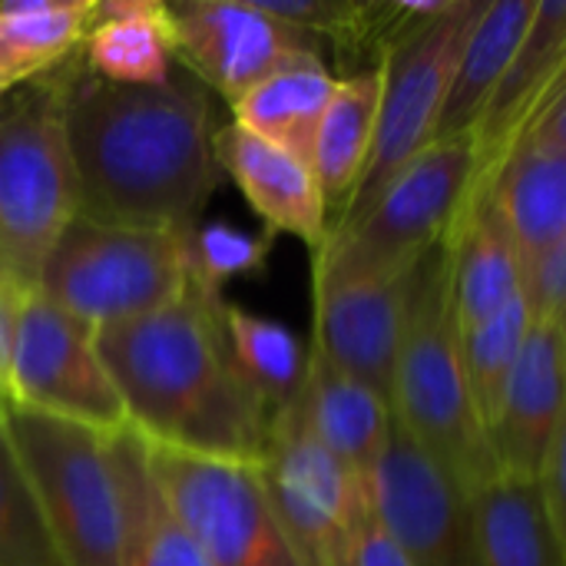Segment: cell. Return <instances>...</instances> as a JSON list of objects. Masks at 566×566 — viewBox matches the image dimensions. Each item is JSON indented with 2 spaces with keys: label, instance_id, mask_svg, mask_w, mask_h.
<instances>
[{
  "label": "cell",
  "instance_id": "6da1fadb",
  "mask_svg": "<svg viewBox=\"0 0 566 566\" xmlns=\"http://www.w3.org/2000/svg\"><path fill=\"white\" fill-rule=\"evenodd\" d=\"M56 76L80 216L189 235L222 179L209 90L186 70L159 86H119L80 50Z\"/></svg>",
  "mask_w": 566,
  "mask_h": 566
},
{
  "label": "cell",
  "instance_id": "7a4b0ae2",
  "mask_svg": "<svg viewBox=\"0 0 566 566\" xmlns=\"http://www.w3.org/2000/svg\"><path fill=\"white\" fill-rule=\"evenodd\" d=\"M133 434L149 448L259 464L272 408L242 375L226 332V298L189 289L146 318L96 332Z\"/></svg>",
  "mask_w": 566,
  "mask_h": 566
},
{
  "label": "cell",
  "instance_id": "3957f363",
  "mask_svg": "<svg viewBox=\"0 0 566 566\" xmlns=\"http://www.w3.org/2000/svg\"><path fill=\"white\" fill-rule=\"evenodd\" d=\"M391 411L395 421L471 494L501 474L464 368L444 242L418 269L411 322L395 371Z\"/></svg>",
  "mask_w": 566,
  "mask_h": 566
},
{
  "label": "cell",
  "instance_id": "277c9868",
  "mask_svg": "<svg viewBox=\"0 0 566 566\" xmlns=\"http://www.w3.org/2000/svg\"><path fill=\"white\" fill-rule=\"evenodd\" d=\"M80 216L56 70L0 106V285L33 295L43 262Z\"/></svg>",
  "mask_w": 566,
  "mask_h": 566
},
{
  "label": "cell",
  "instance_id": "5b68a950",
  "mask_svg": "<svg viewBox=\"0 0 566 566\" xmlns=\"http://www.w3.org/2000/svg\"><path fill=\"white\" fill-rule=\"evenodd\" d=\"M474 139H438L408 163L348 226L328 229L312 255V282H355L415 272L454 229L474 182Z\"/></svg>",
  "mask_w": 566,
  "mask_h": 566
},
{
  "label": "cell",
  "instance_id": "8992f818",
  "mask_svg": "<svg viewBox=\"0 0 566 566\" xmlns=\"http://www.w3.org/2000/svg\"><path fill=\"white\" fill-rule=\"evenodd\" d=\"M3 428L66 566H123V491L113 434L7 405Z\"/></svg>",
  "mask_w": 566,
  "mask_h": 566
},
{
  "label": "cell",
  "instance_id": "52a82bcc",
  "mask_svg": "<svg viewBox=\"0 0 566 566\" xmlns=\"http://www.w3.org/2000/svg\"><path fill=\"white\" fill-rule=\"evenodd\" d=\"M182 239L76 216L46 255L36 295L90 332L146 318L179 302L189 289Z\"/></svg>",
  "mask_w": 566,
  "mask_h": 566
},
{
  "label": "cell",
  "instance_id": "ba28073f",
  "mask_svg": "<svg viewBox=\"0 0 566 566\" xmlns=\"http://www.w3.org/2000/svg\"><path fill=\"white\" fill-rule=\"evenodd\" d=\"M488 3L491 0H461L451 17L411 27L385 50L378 63L381 106L375 146L355 196L332 222V229L355 222L408 163H415L428 146H434L458 56Z\"/></svg>",
  "mask_w": 566,
  "mask_h": 566
},
{
  "label": "cell",
  "instance_id": "9c48e42d",
  "mask_svg": "<svg viewBox=\"0 0 566 566\" xmlns=\"http://www.w3.org/2000/svg\"><path fill=\"white\" fill-rule=\"evenodd\" d=\"M153 478L209 566H305L259 464L149 448Z\"/></svg>",
  "mask_w": 566,
  "mask_h": 566
},
{
  "label": "cell",
  "instance_id": "30bf717a",
  "mask_svg": "<svg viewBox=\"0 0 566 566\" xmlns=\"http://www.w3.org/2000/svg\"><path fill=\"white\" fill-rule=\"evenodd\" d=\"M259 471L302 564L355 566L358 534L371 514L368 484L318 444L295 405L272 418Z\"/></svg>",
  "mask_w": 566,
  "mask_h": 566
},
{
  "label": "cell",
  "instance_id": "8fae6325",
  "mask_svg": "<svg viewBox=\"0 0 566 566\" xmlns=\"http://www.w3.org/2000/svg\"><path fill=\"white\" fill-rule=\"evenodd\" d=\"M10 405L83 424L99 434L129 431L123 398L96 348V332L36 292L23 305L17 325Z\"/></svg>",
  "mask_w": 566,
  "mask_h": 566
},
{
  "label": "cell",
  "instance_id": "7c38bea8",
  "mask_svg": "<svg viewBox=\"0 0 566 566\" xmlns=\"http://www.w3.org/2000/svg\"><path fill=\"white\" fill-rule=\"evenodd\" d=\"M368 501L411 566H484L474 494L398 421L368 481Z\"/></svg>",
  "mask_w": 566,
  "mask_h": 566
},
{
  "label": "cell",
  "instance_id": "4fadbf2b",
  "mask_svg": "<svg viewBox=\"0 0 566 566\" xmlns=\"http://www.w3.org/2000/svg\"><path fill=\"white\" fill-rule=\"evenodd\" d=\"M176 63L229 106L272 73L322 56V43L272 20L255 0H182L169 3Z\"/></svg>",
  "mask_w": 566,
  "mask_h": 566
},
{
  "label": "cell",
  "instance_id": "5bb4252c",
  "mask_svg": "<svg viewBox=\"0 0 566 566\" xmlns=\"http://www.w3.org/2000/svg\"><path fill=\"white\" fill-rule=\"evenodd\" d=\"M421 269V265H418ZM418 269L385 279L312 282L315 338L312 348L335 368L368 385L391 405L395 371L411 322Z\"/></svg>",
  "mask_w": 566,
  "mask_h": 566
},
{
  "label": "cell",
  "instance_id": "9a60e30c",
  "mask_svg": "<svg viewBox=\"0 0 566 566\" xmlns=\"http://www.w3.org/2000/svg\"><path fill=\"white\" fill-rule=\"evenodd\" d=\"M566 418V352L560 318L534 322L501 408L488 428L501 474L541 478Z\"/></svg>",
  "mask_w": 566,
  "mask_h": 566
},
{
  "label": "cell",
  "instance_id": "2e32d148",
  "mask_svg": "<svg viewBox=\"0 0 566 566\" xmlns=\"http://www.w3.org/2000/svg\"><path fill=\"white\" fill-rule=\"evenodd\" d=\"M566 56V0H537L534 20L514 53V60L507 63L481 123L474 126L471 139H474V182L468 189V202L481 199L501 163L507 159V153L517 146V139L524 136V129L531 126L544 93L551 90L560 63ZM461 206V209H464Z\"/></svg>",
  "mask_w": 566,
  "mask_h": 566
},
{
  "label": "cell",
  "instance_id": "e0dca14e",
  "mask_svg": "<svg viewBox=\"0 0 566 566\" xmlns=\"http://www.w3.org/2000/svg\"><path fill=\"white\" fill-rule=\"evenodd\" d=\"M216 159L269 232H289L302 239L312 255L325 245L332 216L308 163L235 123L216 129Z\"/></svg>",
  "mask_w": 566,
  "mask_h": 566
},
{
  "label": "cell",
  "instance_id": "ac0fdd59",
  "mask_svg": "<svg viewBox=\"0 0 566 566\" xmlns=\"http://www.w3.org/2000/svg\"><path fill=\"white\" fill-rule=\"evenodd\" d=\"M451 262V302L461 332L497 315L504 305L524 295V259L514 232L488 192L461 209L454 229L444 239Z\"/></svg>",
  "mask_w": 566,
  "mask_h": 566
},
{
  "label": "cell",
  "instance_id": "d6986e66",
  "mask_svg": "<svg viewBox=\"0 0 566 566\" xmlns=\"http://www.w3.org/2000/svg\"><path fill=\"white\" fill-rule=\"evenodd\" d=\"M295 411L332 458H338L358 481H371L395 428V411L378 391L308 348V378Z\"/></svg>",
  "mask_w": 566,
  "mask_h": 566
},
{
  "label": "cell",
  "instance_id": "ffe728a7",
  "mask_svg": "<svg viewBox=\"0 0 566 566\" xmlns=\"http://www.w3.org/2000/svg\"><path fill=\"white\" fill-rule=\"evenodd\" d=\"M86 66L119 86H159L176 73V33L169 3L93 0L80 46Z\"/></svg>",
  "mask_w": 566,
  "mask_h": 566
},
{
  "label": "cell",
  "instance_id": "44dd1931",
  "mask_svg": "<svg viewBox=\"0 0 566 566\" xmlns=\"http://www.w3.org/2000/svg\"><path fill=\"white\" fill-rule=\"evenodd\" d=\"M484 566H566V544L537 478L497 474L474 491Z\"/></svg>",
  "mask_w": 566,
  "mask_h": 566
},
{
  "label": "cell",
  "instance_id": "7402d4cb",
  "mask_svg": "<svg viewBox=\"0 0 566 566\" xmlns=\"http://www.w3.org/2000/svg\"><path fill=\"white\" fill-rule=\"evenodd\" d=\"M378 106H381V66L335 80V93L322 116L315 153H312V169L322 186L332 222L345 212L368 166L375 129H378Z\"/></svg>",
  "mask_w": 566,
  "mask_h": 566
},
{
  "label": "cell",
  "instance_id": "603a6c76",
  "mask_svg": "<svg viewBox=\"0 0 566 566\" xmlns=\"http://www.w3.org/2000/svg\"><path fill=\"white\" fill-rule=\"evenodd\" d=\"M534 10H537V0L488 3V10L471 27L464 50L458 56L448 103H444V113L438 123V139H461V136L474 133L507 63L514 60V53L534 20Z\"/></svg>",
  "mask_w": 566,
  "mask_h": 566
},
{
  "label": "cell",
  "instance_id": "cb8c5ba5",
  "mask_svg": "<svg viewBox=\"0 0 566 566\" xmlns=\"http://www.w3.org/2000/svg\"><path fill=\"white\" fill-rule=\"evenodd\" d=\"M335 80L338 76L322 56H305L232 103V123L312 166L315 136L335 93Z\"/></svg>",
  "mask_w": 566,
  "mask_h": 566
},
{
  "label": "cell",
  "instance_id": "d4e9b609",
  "mask_svg": "<svg viewBox=\"0 0 566 566\" xmlns=\"http://www.w3.org/2000/svg\"><path fill=\"white\" fill-rule=\"evenodd\" d=\"M488 192L497 199L527 269L566 232V146H517Z\"/></svg>",
  "mask_w": 566,
  "mask_h": 566
},
{
  "label": "cell",
  "instance_id": "484cf974",
  "mask_svg": "<svg viewBox=\"0 0 566 566\" xmlns=\"http://www.w3.org/2000/svg\"><path fill=\"white\" fill-rule=\"evenodd\" d=\"M113 458L126 514L123 566H209L196 541L169 511L153 478L146 441L133 434V428L113 434Z\"/></svg>",
  "mask_w": 566,
  "mask_h": 566
},
{
  "label": "cell",
  "instance_id": "4316f807",
  "mask_svg": "<svg viewBox=\"0 0 566 566\" xmlns=\"http://www.w3.org/2000/svg\"><path fill=\"white\" fill-rule=\"evenodd\" d=\"M93 0L0 3V93L30 86L66 63L90 30Z\"/></svg>",
  "mask_w": 566,
  "mask_h": 566
},
{
  "label": "cell",
  "instance_id": "83f0119b",
  "mask_svg": "<svg viewBox=\"0 0 566 566\" xmlns=\"http://www.w3.org/2000/svg\"><path fill=\"white\" fill-rule=\"evenodd\" d=\"M226 332L242 375L262 395L272 415L295 405L308 378L305 342L292 328L229 302H226Z\"/></svg>",
  "mask_w": 566,
  "mask_h": 566
},
{
  "label": "cell",
  "instance_id": "f1b7e54d",
  "mask_svg": "<svg viewBox=\"0 0 566 566\" xmlns=\"http://www.w3.org/2000/svg\"><path fill=\"white\" fill-rule=\"evenodd\" d=\"M534 318L527 308V298H514L511 305H504L497 315L484 318L481 325H471L461 332V352H464V368H468V381L478 401V411L484 418V424L491 428L504 388L511 381V371L517 365V355L527 342Z\"/></svg>",
  "mask_w": 566,
  "mask_h": 566
},
{
  "label": "cell",
  "instance_id": "f546056e",
  "mask_svg": "<svg viewBox=\"0 0 566 566\" xmlns=\"http://www.w3.org/2000/svg\"><path fill=\"white\" fill-rule=\"evenodd\" d=\"M0 566H66L3 424H0Z\"/></svg>",
  "mask_w": 566,
  "mask_h": 566
},
{
  "label": "cell",
  "instance_id": "4dcf8cb0",
  "mask_svg": "<svg viewBox=\"0 0 566 566\" xmlns=\"http://www.w3.org/2000/svg\"><path fill=\"white\" fill-rule=\"evenodd\" d=\"M275 232H245L229 222H199L186 239V265L189 279L212 292L222 295V289L232 279L255 275L262 272L269 252H272Z\"/></svg>",
  "mask_w": 566,
  "mask_h": 566
},
{
  "label": "cell",
  "instance_id": "1f68e13d",
  "mask_svg": "<svg viewBox=\"0 0 566 566\" xmlns=\"http://www.w3.org/2000/svg\"><path fill=\"white\" fill-rule=\"evenodd\" d=\"M524 298L534 322L560 318L566 308V232L524 272Z\"/></svg>",
  "mask_w": 566,
  "mask_h": 566
},
{
  "label": "cell",
  "instance_id": "d6a6232c",
  "mask_svg": "<svg viewBox=\"0 0 566 566\" xmlns=\"http://www.w3.org/2000/svg\"><path fill=\"white\" fill-rule=\"evenodd\" d=\"M541 488H544V497H547V507L554 514V524L560 531L566 544V418L547 451V461L541 468Z\"/></svg>",
  "mask_w": 566,
  "mask_h": 566
},
{
  "label": "cell",
  "instance_id": "836d02e7",
  "mask_svg": "<svg viewBox=\"0 0 566 566\" xmlns=\"http://www.w3.org/2000/svg\"><path fill=\"white\" fill-rule=\"evenodd\" d=\"M30 302L27 292L0 285V398L10 405V365H13V345H17V325L20 312Z\"/></svg>",
  "mask_w": 566,
  "mask_h": 566
},
{
  "label": "cell",
  "instance_id": "e575fe53",
  "mask_svg": "<svg viewBox=\"0 0 566 566\" xmlns=\"http://www.w3.org/2000/svg\"><path fill=\"white\" fill-rule=\"evenodd\" d=\"M517 146H566V96H560L544 116H537L531 126H527V133L521 136V143ZM514 146V149H517ZM511 149V153H514ZM507 153V156H511Z\"/></svg>",
  "mask_w": 566,
  "mask_h": 566
},
{
  "label": "cell",
  "instance_id": "d590c367",
  "mask_svg": "<svg viewBox=\"0 0 566 566\" xmlns=\"http://www.w3.org/2000/svg\"><path fill=\"white\" fill-rule=\"evenodd\" d=\"M560 332H564V352H566V308L560 312Z\"/></svg>",
  "mask_w": 566,
  "mask_h": 566
},
{
  "label": "cell",
  "instance_id": "8d00e7d4",
  "mask_svg": "<svg viewBox=\"0 0 566 566\" xmlns=\"http://www.w3.org/2000/svg\"><path fill=\"white\" fill-rule=\"evenodd\" d=\"M3 411H7V401L0 398V424H3Z\"/></svg>",
  "mask_w": 566,
  "mask_h": 566
}]
</instances>
